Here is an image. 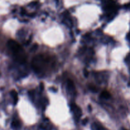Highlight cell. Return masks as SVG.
Returning a JSON list of instances; mask_svg holds the SVG:
<instances>
[{
  "instance_id": "6da1fadb",
  "label": "cell",
  "mask_w": 130,
  "mask_h": 130,
  "mask_svg": "<svg viewBox=\"0 0 130 130\" xmlns=\"http://www.w3.org/2000/svg\"><path fill=\"white\" fill-rule=\"evenodd\" d=\"M7 45L17 62L20 63H23L25 62V52L17 42L13 39H10L8 41Z\"/></svg>"
},
{
  "instance_id": "7a4b0ae2",
  "label": "cell",
  "mask_w": 130,
  "mask_h": 130,
  "mask_svg": "<svg viewBox=\"0 0 130 130\" xmlns=\"http://www.w3.org/2000/svg\"><path fill=\"white\" fill-rule=\"evenodd\" d=\"M71 108L72 111L73 112L74 114V116L76 118V120L78 121L80 117L81 116V114H82L81 109L77 105H76V104H72Z\"/></svg>"
},
{
  "instance_id": "3957f363",
  "label": "cell",
  "mask_w": 130,
  "mask_h": 130,
  "mask_svg": "<svg viewBox=\"0 0 130 130\" xmlns=\"http://www.w3.org/2000/svg\"><path fill=\"white\" fill-rule=\"evenodd\" d=\"M67 91L71 94L74 95L76 92V88H75L74 84L71 80H68L67 83Z\"/></svg>"
},
{
  "instance_id": "277c9868",
  "label": "cell",
  "mask_w": 130,
  "mask_h": 130,
  "mask_svg": "<svg viewBox=\"0 0 130 130\" xmlns=\"http://www.w3.org/2000/svg\"><path fill=\"white\" fill-rule=\"evenodd\" d=\"M91 130H109L107 128H105L104 126L98 122H95L92 123L91 126Z\"/></svg>"
},
{
  "instance_id": "5b68a950",
  "label": "cell",
  "mask_w": 130,
  "mask_h": 130,
  "mask_svg": "<svg viewBox=\"0 0 130 130\" xmlns=\"http://www.w3.org/2000/svg\"><path fill=\"white\" fill-rule=\"evenodd\" d=\"M11 127L13 129L17 130L20 127V123L17 119H13L11 123Z\"/></svg>"
},
{
  "instance_id": "8992f818",
  "label": "cell",
  "mask_w": 130,
  "mask_h": 130,
  "mask_svg": "<svg viewBox=\"0 0 130 130\" xmlns=\"http://www.w3.org/2000/svg\"><path fill=\"white\" fill-rule=\"evenodd\" d=\"M10 95H11V97L13 99V104L14 105H16L18 102V100H19V97H18V93H17V91L15 90H11V92H10Z\"/></svg>"
},
{
  "instance_id": "52a82bcc",
  "label": "cell",
  "mask_w": 130,
  "mask_h": 130,
  "mask_svg": "<svg viewBox=\"0 0 130 130\" xmlns=\"http://www.w3.org/2000/svg\"><path fill=\"white\" fill-rule=\"evenodd\" d=\"M101 97L103 98V99H110V97H111V95L110 94V93L108 92L107 91H105V90H104V91H103L101 93Z\"/></svg>"
},
{
  "instance_id": "ba28073f",
  "label": "cell",
  "mask_w": 130,
  "mask_h": 130,
  "mask_svg": "<svg viewBox=\"0 0 130 130\" xmlns=\"http://www.w3.org/2000/svg\"><path fill=\"white\" fill-rule=\"evenodd\" d=\"M88 122V118H85L82 121V124L83 125H86V124H87Z\"/></svg>"
},
{
  "instance_id": "9c48e42d",
  "label": "cell",
  "mask_w": 130,
  "mask_h": 130,
  "mask_svg": "<svg viewBox=\"0 0 130 130\" xmlns=\"http://www.w3.org/2000/svg\"><path fill=\"white\" fill-rule=\"evenodd\" d=\"M90 90H91V91H96H96H97V90H96V87H95V86H92V85H91V86H90Z\"/></svg>"
},
{
  "instance_id": "30bf717a",
  "label": "cell",
  "mask_w": 130,
  "mask_h": 130,
  "mask_svg": "<svg viewBox=\"0 0 130 130\" xmlns=\"http://www.w3.org/2000/svg\"><path fill=\"white\" fill-rule=\"evenodd\" d=\"M84 73H85V77H88V72L86 70H85V71H84Z\"/></svg>"
},
{
  "instance_id": "8fae6325",
  "label": "cell",
  "mask_w": 130,
  "mask_h": 130,
  "mask_svg": "<svg viewBox=\"0 0 130 130\" xmlns=\"http://www.w3.org/2000/svg\"><path fill=\"white\" fill-rule=\"evenodd\" d=\"M119 130H127V129H125V128H121Z\"/></svg>"
},
{
  "instance_id": "7c38bea8",
  "label": "cell",
  "mask_w": 130,
  "mask_h": 130,
  "mask_svg": "<svg viewBox=\"0 0 130 130\" xmlns=\"http://www.w3.org/2000/svg\"><path fill=\"white\" fill-rule=\"evenodd\" d=\"M128 37H129V40H130V33L129 34V35H128Z\"/></svg>"
}]
</instances>
